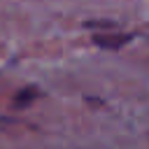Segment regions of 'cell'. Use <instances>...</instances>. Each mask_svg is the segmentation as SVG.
I'll list each match as a JSON object with an SVG mask.
<instances>
[{
  "mask_svg": "<svg viewBox=\"0 0 149 149\" xmlns=\"http://www.w3.org/2000/svg\"><path fill=\"white\" fill-rule=\"evenodd\" d=\"M130 37H133V35H128V33H116V30L112 28V30H107V33H95V35H93V42H95L98 47H102V49H121Z\"/></svg>",
  "mask_w": 149,
  "mask_h": 149,
  "instance_id": "1",
  "label": "cell"
}]
</instances>
